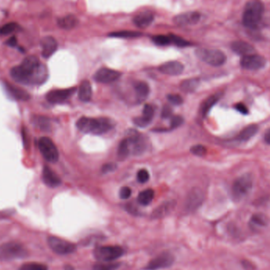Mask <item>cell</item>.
<instances>
[{"label":"cell","instance_id":"cell-1","mask_svg":"<svg viewBox=\"0 0 270 270\" xmlns=\"http://www.w3.org/2000/svg\"><path fill=\"white\" fill-rule=\"evenodd\" d=\"M10 76L17 82L25 85H41L45 82L49 72L45 65L34 55L28 56L19 66L10 70Z\"/></svg>","mask_w":270,"mask_h":270},{"label":"cell","instance_id":"cell-2","mask_svg":"<svg viewBox=\"0 0 270 270\" xmlns=\"http://www.w3.org/2000/svg\"><path fill=\"white\" fill-rule=\"evenodd\" d=\"M115 123L108 118L81 117L77 122V127L83 133L102 135L112 129Z\"/></svg>","mask_w":270,"mask_h":270},{"label":"cell","instance_id":"cell-3","mask_svg":"<svg viewBox=\"0 0 270 270\" xmlns=\"http://www.w3.org/2000/svg\"><path fill=\"white\" fill-rule=\"evenodd\" d=\"M264 12V5L260 0H250L243 14V24L248 28H254L260 23Z\"/></svg>","mask_w":270,"mask_h":270},{"label":"cell","instance_id":"cell-4","mask_svg":"<svg viewBox=\"0 0 270 270\" xmlns=\"http://www.w3.org/2000/svg\"><path fill=\"white\" fill-rule=\"evenodd\" d=\"M253 188V177L250 174H244L235 180L232 184V198L240 202L250 194Z\"/></svg>","mask_w":270,"mask_h":270},{"label":"cell","instance_id":"cell-5","mask_svg":"<svg viewBox=\"0 0 270 270\" xmlns=\"http://www.w3.org/2000/svg\"><path fill=\"white\" fill-rule=\"evenodd\" d=\"M28 255L24 245L18 242H9L0 245V260L11 261L21 259Z\"/></svg>","mask_w":270,"mask_h":270},{"label":"cell","instance_id":"cell-6","mask_svg":"<svg viewBox=\"0 0 270 270\" xmlns=\"http://www.w3.org/2000/svg\"><path fill=\"white\" fill-rule=\"evenodd\" d=\"M195 54L198 59L213 67H220L227 59L225 54L217 49H197Z\"/></svg>","mask_w":270,"mask_h":270},{"label":"cell","instance_id":"cell-7","mask_svg":"<svg viewBox=\"0 0 270 270\" xmlns=\"http://www.w3.org/2000/svg\"><path fill=\"white\" fill-rule=\"evenodd\" d=\"M94 257L101 262H111L120 258L123 254V249L119 246H103L95 249Z\"/></svg>","mask_w":270,"mask_h":270},{"label":"cell","instance_id":"cell-8","mask_svg":"<svg viewBox=\"0 0 270 270\" xmlns=\"http://www.w3.org/2000/svg\"><path fill=\"white\" fill-rule=\"evenodd\" d=\"M38 147L43 157L48 162L54 163L59 160V151L49 137H41L38 141Z\"/></svg>","mask_w":270,"mask_h":270},{"label":"cell","instance_id":"cell-9","mask_svg":"<svg viewBox=\"0 0 270 270\" xmlns=\"http://www.w3.org/2000/svg\"><path fill=\"white\" fill-rule=\"evenodd\" d=\"M48 243L49 247L56 254H72L76 250V245L69 242L67 240H63L56 236H50L48 239Z\"/></svg>","mask_w":270,"mask_h":270},{"label":"cell","instance_id":"cell-10","mask_svg":"<svg viewBox=\"0 0 270 270\" xmlns=\"http://www.w3.org/2000/svg\"><path fill=\"white\" fill-rule=\"evenodd\" d=\"M127 139L129 142L131 153H133L134 155H139L146 150V140L142 135L137 133V131H130Z\"/></svg>","mask_w":270,"mask_h":270},{"label":"cell","instance_id":"cell-11","mask_svg":"<svg viewBox=\"0 0 270 270\" xmlns=\"http://www.w3.org/2000/svg\"><path fill=\"white\" fill-rule=\"evenodd\" d=\"M173 255L168 252L162 253L158 256L152 259L150 262L146 265L144 270H158L162 269L168 268L173 264Z\"/></svg>","mask_w":270,"mask_h":270},{"label":"cell","instance_id":"cell-12","mask_svg":"<svg viewBox=\"0 0 270 270\" xmlns=\"http://www.w3.org/2000/svg\"><path fill=\"white\" fill-rule=\"evenodd\" d=\"M241 67L248 71H258L266 67V59L260 54H250L243 56Z\"/></svg>","mask_w":270,"mask_h":270},{"label":"cell","instance_id":"cell-13","mask_svg":"<svg viewBox=\"0 0 270 270\" xmlns=\"http://www.w3.org/2000/svg\"><path fill=\"white\" fill-rule=\"evenodd\" d=\"M203 191L198 188H194L189 192L186 199V210L188 212H194L198 210L204 201Z\"/></svg>","mask_w":270,"mask_h":270},{"label":"cell","instance_id":"cell-14","mask_svg":"<svg viewBox=\"0 0 270 270\" xmlns=\"http://www.w3.org/2000/svg\"><path fill=\"white\" fill-rule=\"evenodd\" d=\"M120 76H121V73L119 71L103 67L96 72L94 75V79L98 82L109 84L118 80Z\"/></svg>","mask_w":270,"mask_h":270},{"label":"cell","instance_id":"cell-15","mask_svg":"<svg viewBox=\"0 0 270 270\" xmlns=\"http://www.w3.org/2000/svg\"><path fill=\"white\" fill-rule=\"evenodd\" d=\"M76 90V88H70V89L50 91L46 95V99L52 104L63 103L68 100Z\"/></svg>","mask_w":270,"mask_h":270},{"label":"cell","instance_id":"cell-16","mask_svg":"<svg viewBox=\"0 0 270 270\" xmlns=\"http://www.w3.org/2000/svg\"><path fill=\"white\" fill-rule=\"evenodd\" d=\"M201 18V14L197 11L193 12L184 13V14H179L174 18V23L178 26H191L195 25L199 22Z\"/></svg>","mask_w":270,"mask_h":270},{"label":"cell","instance_id":"cell-17","mask_svg":"<svg viewBox=\"0 0 270 270\" xmlns=\"http://www.w3.org/2000/svg\"><path fill=\"white\" fill-rule=\"evenodd\" d=\"M42 56L45 59L50 58L58 49V43L53 36H45L41 41Z\"/></svg>","mask_w":270,"mask_h":270},{"label":"cell","instance_id":"cell-18","mask_svg":"<svg viewBox=\"0 0 270 270\" xmlns=\"http://www.w3.org/2000/svg\"><path fill=\"white\" fill-rule=\"evenodd\" d=\"M184 65L178 61H169L163 63L159 67V71L167 75H179L184 71Z\"/></svg>","mask_w":270,"mask_h":270},{"label":"cell","instance_id":"cell-19","mask_svg":"<svg viewBox=\"0 0 270 270\" xmlns=\"http://www.w3.org/2000/svg\"><path fill=\"white\" fill-rule=\"evenodd\" d=\"M5 90L7 94L13 99L17 101H28L30 98V96L27 91L21 89L19 87L14 86L10 83H4Z\"/></svg>","mask_w":270,"mask_h":270},{"label":"cell","instance_id":"cell-20","mask_svg":"<svg viewBox=\"0 0 270 270\" xmlns=\"http://www.w3.org/2000/svg\"><path fill=\"white\" fill-rule=\"evenodd\" d=\"M42 177L43 181L49 188H57L61 184L60 178L48 166L43 169Z\"/></svg>","mask_w":270,"mask_h":270},{"label":"cell","instance_id":"cell-21","mask_svg":"<svg viewBox=\"0 0 270 270\" xmlns=\"http://www.w3.org/2000/svg\"><path fill=\"white\" fill-rule=\"evenodd\" d=\"M231 49L236 54L242 55V56L254 54V52H255V49L252 45L246 41H236L232 42L231 45Z\"/></svg>","mask_w":270,"mask_h":270},{"label":"cell","instance_id":"cell-22","mask_svg":"<svg viewBox=\"0 0 270 270\" xmlns=\"http://www.w3.org/2000/svg\"><path fill=\"white\" fill-rule=\"evenodd\" d=\"M154 20V15L150 11H143L136 14L133 18V23L140 28H147Z\"/></svg>","mask_w":270,"mask_h":270},{"label":"cell","instance_id":"cell-23","mask_svg":"<svg viewBox=\"0 0 270 270\" xmlns=\"http://www.w3.org/2000/svg\"><path fill=\"white\" fill-rule=\"evenodd\" d=\"M268 224V219L264 214H255L250 217L249 227L253 232H260Z\"/></svg>","mask_w":270,"mask_h":270},{"label":"cell","instance_id":"cell-24","mask_svg":"<svg viewBox=\"0 0 270 270\" xmlns=\"http://www.w3.org/2000/svg\"><path fill=\"white\" fill-rule=\"evenodd\" d=\"M154 115V108L150 105H145L143 108L142 116L135 119V123L138 127H144L149 125Z\"/></svg>","mask_w":270,"mask_h":270},{"label":"cell","instance_id":"cell-25","mask_svg":"<svg viewBox=\"0 0 270 270\" xmlns=\"http://www.w3.org/2000/svg\"><path fill=\"white\" fill-rule=\"evenodd\" d=\"M175 206H176L175 201H167V202H163L153 212L152 217L154 218V219L164 217L173 210Z\"/></svg>","mask_w":270,"mask_h":270},{"label":"cell","instance_id":"cell-26","mask_svg":"<svg viewBox=\"0 0 270 270\" xmlns=\"http://www.w3.org/2000/svg\"><path fill=\"white\" fill-rule=\"evenodd\" d=\"M78 24H79V19L72 14H69L67 16L59 18L58 20V26L61 28H63L66 30H71L72 28L76 27Z\"/></svg>","mask_w":270,"mask_h":270},{"label":"cell","instance_id":"cell-27","mask_svg":"<svg viewBox=\"0 0 270 270\" xmlns=\"http://www.w3.org/2000/svg\"><path fill=\"white\" fill-rule=\"evenodd\" d=\"M92 86L88 80H85L80 84L79 89V97L83 102H88L92 97Z\"/></svg>","mask_w":270,"mask_h":270},{"label":"cell","instance_id":"cell-28","mask_svg":"<svg viewBox=\"0 0 270 270\" xmlns=\"http://www.w3.org/2000/svg\"><path fill=\"white\" fill-rule=\"evenodd\" d=\"M258 131V126L255 124H251V125L247 126L245 127L242 131H240L237 136V139L240 141H246L252 138L254 135H256Z\"/></svg>","mask_w":270,"mask_h":270},{"label":"cell","instance_id":"cell-29","mask_svg":"<svg viewBox=\"0 0 270 270\" xmlns=\"http://www.w3.org/2000/svg\"><path fill=\"white\" fill-rule=\"evenodd\" d=\"M135 93L136 97L139 102H142L147 98L149 94V88L147 83L144 81H138L135 84Z\"/></svg>","mask_w":270,"mask_h":270},{"label":"cell","instance_id":"cell-30","mask_svg":"<svg viewBox=\"0 0 270 270\" xmlns=\"http://www.w3.org/2000/svg\"><path fill=\"white\" fill-rule=\"evenodd\" d=\"M220 98V93H216V94L212 95V96H210L209 98H207L205 101L202 106V113L204 117L209 114L212 108L214 107V105L217 103Z\"/></svg>","mask_w":270,"mask_h":270},{"label":"cell","instance_id":"cell-31","mask_svg":"<svg viewBox=\"0 0 270 270\" xmlns=\"http://www.w3.org/2000/svg\"><path fill=\"white\" fill-rule=\"evenodd\" d=\"M198 85H199V81L198 79H188L181 83L180 89L184 93H193L198 89Z\"/></svg>","mask_w":270,"mask_h":270},{"label":"cell","instance_id":"cell-32","mask_svg":"<svg viewBox=\"0 0 270 270\" xmlns=\"http://www.w3.org/2000/svg\"><path fill=\"white\" fill-rule=\"evenodd\" d=\"M154 198V191L152 189H145L140 193L137 197V202L141 206H148L151 203Z\"/></svg>","mask_w":270,"mask_h":270},{"label":"cell","instance_id":"cell-33","mask_svg":"<svg viewBox=\"0 0 270 270\" xmlns=\"http://www.w3.org/2000/svg\"><path fill=\"white\" fill-rule=\"evenodd\" d=\"M117 153L118 158L119 160L126 159L130 155L131 149H130L129 142L127 141V138L123 139L119 144Z\"/></svg>","mask_w":270,"mask_h":270},{"label":"cell","instance_id":"cell-34","mask_svg":"<svg viewBox=\"0 0 270 270\" xmlns=\"http://www.w3.org/2000/svg\"><path fill=\"white\" fill-rule=\"evenodd\" d=\"M152 41L155 45L159 46H167L171 45V40L170 35H157L152 37Z\"/></svg>","mask_w":270,"mask_h":270},{"label":"cell","instance_id":"cell-35","mask_svg":"<svg viewBox=\"0 0 270 270\" xmlns=\"http://www.w3.org/2000/svg\"><path fill=\"white\" fill-rule=\"evenodd\" d=\"M20 26L16 23H9L0 28V34L9 35L19 30Z\"/></svg>","mask_w":270,"mask_h":270},{"label":"cell","instance_id":"cell-36","mask_svg":"<svg viewBox=\"0 0 270 270\" xmlns=\"http://www.w3.org/2000/svg\"><path fill=\"white\" fill-rule=\"evenodd\" d=\"M141 32H132V31H120V32H111L109 34L110 36L113 37H118V38H135L137 36H141Z\"/></svg>","mask_w":270,"mask_h":270},{"label":"cell","instance_id":"cell-37","mask_svg":"<svg viewBox=\"0 0 270 270\" xmlns=\"http://www.w3.org/2000/svg\"><path fill=\"white\" fill-rule=\"evenodd\" d=\"M119 263H113V262H100L93 266V270H116L119 268Z\"/></svg>","mask_w":270,"mask_h":270},{"label":"cell","instance_id":"cell-38","mask_svg":"<svg viewBox=\"0 0 270 270\" xmlns=\"http://www.w3.org/2000/svg\"><path fill=\"white\" fill-rule=\"evenodd\" d=\"M48 266L42 263H37V262H28L25 263L21 266L19 270H48Z\"/></svg>","mask_w":270,"mask_h":270},{"label":"cell","instance_id":"cell-39","mask_svg":"<svg viewBox=\"0 0 270 270\" xmlns=\"http://www.w3.org/2000/svg\"><path fill=\"white\" fill-rule=\"evenodd\" d=\"M171 36V44L176 45L178 47H187L190 45L188 41H185L184 39L182 38L180 36H176L174 34H170Z\"/></svg>","mask_w":270,"mask_h":270},{"label":"cell","instance_id":"cell-40","mask_svg":"<svg viewBox=\"0 0 270 270\" xmlns=\"http://www.w3.org/2000/svg\"><path fill=\"white\" fill-rule=\"evenodd\" d=\"M190 152L194 155L198 156V157H204L207 153V149L204 145H196L192 146Z\"/></svg>","mask_w":270,"mask_h":270},{"label":"cell","instance_id":"cell-41","mask_svg":"<svg viewBox=\"0 0 270 270\" xmlns=\"http://www.w3.org/2000/svg\"><path fill=\"white\" fill-rule=\"evenodd\" d=\"M34 123L37 127H40L41 130H44V131H48L50 128V123H49V119L47 118H36V121Z\"/></svg>","mask_w":270,"mask_h":270},{"label":"cell","instance_id":"cell-42","mask_svg":"<svg viewBox=\"0 0 270 270\" xmlns=\"http://www.w3.org/2000/svg\"><path fill=\"white\" fill-rule=\"evenodd\" d=\"M137 181L141 183V184H145V183H146L149 179V174L147 170H140V171L137 172Z\"/></svg>","mask_w":270,"mask_h":270},{"label":"cell","instance_id":"cell-43","mask_svg":"<svg viewBox=\"0 0 270 270\" xmlns=\"http://www.w3.org/2000/svg\"><path fill=\"white\" fill-rule=\"evenodd\" d=\"M167 100L170 103L173 105H181L184 102V100L178 94H169L167 96Z\"/></svg>","mask_w":270,"mask_h":270},{"label":"cell","instance_id":"cell-44","mask_svg":"<svg viewBox=\"0 0 270 270\" xmlns=\"http://www.w3.org/2000/svg\"><path fill=\"white\" fill-rule=\"evenodd\" d=\"M184 118L180 116V115H176V116H172L171 119V127L172 129L177 128V127H180V126L184 123Z\"/></svg>","mask_w":270,"mask_h":270},{"label":"cell","instance_id":"cell-45","mask_svg":"<svg viewBox=\"0 0 270 270\" xmlns=\"http://www.w3.org/2000/svg\"><path fill=\"white\" fill-rule=\"evenodd\" d=\"M131 196V189L128 187H123L119 191V197L122 199H127Z\"/></svg>","mask_w":270,"mask_h":270},{"label":"cell","instance_id":"cell-46","mask_svg":"<svg viewBox=\"0 0 270 270\" xmlns=\"http://www.w3.org/2000/svg\"><path fill=\"white\" fill-rule=\"evenodd\" d=\"M234 108L236 111L240 112V114H242V115H247L248 113H249L248 108L246 107V105H244V104H236V105H235Z\"/></svg>","mask_w":270,"mask_h":270},{"label":"cell","instance_id":"cell-47","mask_svg":"<svg viewBox=\"0 0 270 270\" xmlns=\"http://www.w3.org/2000/svg\"><path fill=\"white\" fill-rule=\"evenodd\" d=\"M162 117L163 119H167V118L171 117L172 115V109L169 107V106H164L162 109Z\"/></svg>","mask_w":270,"mask_h":270},{"label":"cell","instance_id":"cell-48","mask_svg":"<svg viewBox=\"0 0 270 270\" xmlns=\"http://www.w3.org/2000/svg\"><path fill=\"white\" fill-rule=\"evenodd\" d=\"M116 168V165L115 163H110L105 164L102 167V171L104 173H108V172H111V171H114Z\"/></svg>","mask_w":270,"mask_h":270},{"label":"cell","instance_id":"cell-49","mask_svg":"<svg viewBox=\"0 0 270 270\" xmlns=\"http://www.w3.org/2000/svg\"><path fill=\"white\" fill-rule=\"evenodd\" d=\"M18 44V41H17V39L15 36H12L10 37L9 40H7V41L6 42V45H8L10 47H15Z\"/></svg>","mask_w":270,"mask_h":270},{"label":"cell","instance_id":"cell-50","mask_svg":"<svg viewBox=\"0 0 270 270\" xmlns=\"http://www.w3.org/2000/svg\"><path fill=\"white\" fill-rule=\"evenodd\" d=\"M264 140L265 141H266V143L270 145V128L268 131H266V134H265Z\"/></svg>","mask_w":270,"mask_h":270},{"label":"cell","instance_id":"cell-51","mask_svg":"<svg viewBox=\"0 0 270 270\" xmlns=\"http://www.w3.org/2000/svg\"><path fill=\"white\" fill-rule=\"evenodd\" d=\"M65 270H74V268H73L72 266H67L65 267Z\"/></svg>","mask_w":270,"mask_h":270}]
</instances>
